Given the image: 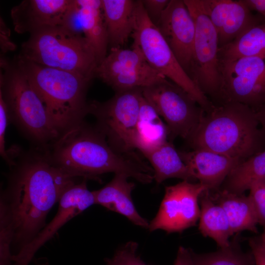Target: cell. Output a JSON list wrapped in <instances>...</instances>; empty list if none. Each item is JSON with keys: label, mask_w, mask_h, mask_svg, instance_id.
<instances>
[{"label": "cell", "mask_w": 265, "mask_h": 265, "mask_svg": "<svg viewBox=\"0 0 265 265\" xmlns=\"http://www.w3.org/2000/svg\"><path fill=\"white\" fill-rule=\"evenodd\" d=\"M235 243L215 252L203 254L193 252V265H255L252 253H243Z\"/></svg>", "instance_id": "83f0119b"}, {"label": "cell", "mask_w": 265, "mask_h": 265, "mask_svg": "<svg viewBox=\"0 0 265 265\" xmlns=\"http://www.w3.org/2000/svg\"><path fill=\"white\" fill-rule=\"evenodd\" d=\"M192 253L189 249L180 246L174 265H193Z\"/></svg>", "instance_id": "e575fe53"}, {"label": "cell", "mask_w": 265, "mask_h": 265, "mask_svg": "<svg viewBox=\"0 0 265 265\" xmlns=\"http://www.w3.org/2000/svg\"><path fill=\"white\" fill-rule=\"evenodd\" d=\"M255 265H265V247L261 242L258 237L249 239Z\"/></svg>", "instance_id": "836d02e7"}, {"label": "cell", "mask_w": 265, "mask_h": 265, "mask_svg": "<svg viewBox=\"0 0 265 265\" xmlns=\"http://www.w3.org/2000/svg\"><path fill=\"white\" fill-rule=\"evenodd\" d=\"M252 56H265V20L219 49L220 61Z\"/></svg>", "instance_id": "484cf974"}, {"label": "cell", "mask_w": 265, "mask_h": 265, "mask_svg": "<svg viewBox=\"0 0 265 265\" xmlns=\"http://www.w3.org/2000/svg\"><path fill=\"white\" fill-rule=\"evenodd\" d=\"M195 26L191 78L212 102L218 100L221 78L217 32L202 9L199 0H184Z\"/></svg>", "instance_id": "30bf717a"}, {"label": "cell", "mask_w": 265, "mask_h": 265, "mask_svg": "<svg viewBox=\"0 0 265 265\" xmlns=\"http://www.w3.org/2000/svg\"><path fill=\"white\" fill-rule=\"evenodd\" d=\"M143 96L142 88L116 92L108 100L88 102V114L108 144L122 153L134 152L136 125Z\"/></svg>", "instance_id": "ba28073f"}, {"label": "cell", "mask_w": 265, "mask_h": 265, "mask_svg": "<svg viewBox=\"0 0 265 265\" xmlns=\"http://www.w3.org/2000/svg\"><path fill=\"white\" fill-rule=\"evenodd\" d=\"M95 77L111 87L115 92L143 88L166 80L151 67L139 48H111L96 69Z\"/></svg>", "instance_id": "7c38bea8"}, {"label": "cell", "mask_w": 265, "mask_h": 265, "mask_svg": "<svg viewBox=\"0 0 265 265\" xmlns=\"http://www.w3.org/2000/svg\"><path fill=\"white\" fill-rule=\"evenodd\" d=\"M15 59L59 134L84 120L88 114L86 94L93 79L44 66L18 55Z\"/></svg>", "instance_id": "277c9868"}, {"label": "cell", "mask_w": 265, "mask_h": 265, "mask_svg": "<svg viewBox=\"0 0 265 265\" xmlns=\"http://www.w3.org/2000/svg\"><path fill=\"white\" fill-rule=\"evenodd\" d=\"M206 190L199 182L187 181L166 186L159 210L149 223V230L181 233L195 226L200 214V198Z\"/></svg>", "instance_id": "4fadbf2b"}, {"label": "cell", "mask_w": 265, "mask_h": 265, "mask_svg": "<svg viewBox=\"0 0 265 265\" xmlns=\"http://www.w3.org/2000/svg\"><path fill=\"white\" fill-rule=\"evenodd\" d=\"M156 26L191 78L195 26L184 0H170Z\"/></svg>", "instance_id": "9a60e30c"}, {"label": "cell", "mask_w": 265, "mask_h": 265, "mask_svg": "<svg viewBox=\"0 0 265 265\" xmlns=\"http://www.w3.org/2000/svg\"><path fill=\"white\" fill-rule=\"evenodd\" d=\"M136 0H102L108 46L123 48L134 29Z\"/></svg>", "instance_id": "ffe728a7"}, {"label": "cell", "mask_w": 265, "mask_h": 265, "mask_svg": "<svg viewBox=\"0 0 265 265\" xmlns=\"http://www.w3.org/2000/svg\"><path fill=\"white\" fill-rule=\"evenodd\" d=\"M199 202V231L214 240L220 248L229 247L230 238L233 235L224 210L212 199L209 190L201 194Z\"/></svg>", "instance_id": "cb8c5ba5"}, {"label": "cell", "mask_w": 265, "mask_h": 265, "mask_svg": "<svg viewBox=\"0 0 265 265\" xmlns=\"http://www.w3.org/2000/svg\"><path fill=\"white\" fill-rule=\"evenodd\" d=\"M0 95L7 107L9 121L34 144L44 148L59 135L45 107L16 59L1 58Z\"/></svg>", "instance_id": "8992f818"}, {"label": "cell", "mask_w": 265, "mask_h": 265, "mask_svg": "<svg viewBox=\"0 0 265 265\" xmlns=\"http://www.w3.org/2000/svg\"><path fill=\"white\" fill-rule=\"evenodd\" d=\"M138 244L129 241L121 247L110 258L105 260L106 265H148L136 254Z\"/></svg>", "instance_id": "4dcf8cb0"}, {"label": "cell", "mask_w": 265, "mask_h": 265, "mask_svg": "<svg viewBox=\"0 0 265 265\" xmlns=\"http://www.w3.org/2000/svg\"><path fill=\"white\" fill-rule=\"evenodd\" d=\"M179 153L195 180L210 191L218 189L233 169L242 162L204 149Z\"/></svg>", "instance_id": "ac0fdd59"}, {"label": "cell", "mask_w": 265, "mask_h": 265, "mask_svg": "<svg viewBox=\"0 0 265 265\" xmlns=\"http://www.w3.org/2000/svg\"><path fill=\"white\" fill-rule=\"evenodd\" d=\"M132 45L141 51L148 64L179 85L197 102L205 112L213 105L179 64L157 26L151 21L141 0H136Z\"/></svg>", "instance_id": "52a82bcc"}, {"label": "cell", "mask_w": 265, "mask_h": 265, "mask_svg": "<svg viewBox=\"0 0 265 265\" xmlns=\"http://www.w3.org/2000/svg\"><path fill=\"white\" fill-rule=\"evenodd\" d=\"M13 238L11 222L4 208L0 206V265H12Z\"/></svg>", "instance_id": "f1b7e54d"}, {"label": "cell", "mask_w": 265, "mask_h": 265, "mask_svg": "<svg viewBox=\"0 0 265 265\" xmlns=\"http://www.w3.org/2000/svg\"><path fill=\"white\" fill-rule=\"evenodd\" d=\"M27 60L93 79L99 61L82 34L62 26L44 27L30 33L18 55Z\"/></svg>", "instance_id": "5b68a950"}, {"label": "cell", "mask_w": 265, "mask_h": 265, "mask_svg": "<svg viewBox=\"0 0 265 265\" xmlns=\"http://www.w3.org/2000/svg\"><path fill=\"white\" fill-rule=\"evenodd\" d=\"M213 104L188 141L193 149L209 150L242 161L265 150L254 110L234 101Z\"/></svg>", "instance_id": "3957f363"}, {"label": "cell", "mask_w": 265, "mask_h": 265, "mask_svg": "<svg viewBox=\"0 0 265 265\" xmlns=\"http://www.w3.org/2000/svg\"><path fill=\"white\" fill-rule=\"evenodd\" d=\"M86 179L77 182L63 193L59 203L57 212L50 223L46 225L28 243L12 257V265H29L35 253L65 224L83 211L95 204L94 194L86 186Z\"/></svg>", "instance_id": "5bb4252c"}, {"label": "cell", "mask_w": 265, "mask_h": 265, "mask_svg": "<svg viewBox=\"0 0 265 265\" xmlns=\"http://www.w3.org/2000/svg\"><path fill=\"white\" fill-rule=\"evenodd\" d=\"M212 199L224 210L233 235L244 231L258 233L257 217L248 195L217 189Z\"/></svg>", "instance_id": "7402d4cb"}, {"label": "cell", "mask_w": 265, "mask_h": 265, "mask_svg": "<svg viewBox=\"0 0 265 265\" xmlns=\"http://www.w3.org/2000/svg\"><path fill=\"white\" fill-rule=\"evenodd\" d=\"M255 112L265 138V104L255 110Z\"/></svg>", "instance_id": "8d00e7d4"}, {"label": "cell", "mask_w": 265, "mask_h": 265, "mask_svg": "<svg viewBox=\"0 0 265 265\" xmlns=\"http://www.w3.org/2000/svg\"><path fill=\"white\" fill-rule=\"evenodd\" d=\"M9 122L10 121L7 107L2 96L0 95V154L7 164L9 162V159L5 146V135Z\"/></svg>", "instance_id": "1f68e13d"}, {"label": "cell", "mask_w": 265, "mask_h": 265, "mask_svg": "<svg viewBox=\"0 0 265 265\" xmlns=\"http://www.w3.org/2000/svg\"><path fill=\"white\" fill-rule=\"evenodd\" d=\"M221 87L218 101H234L255 111L265 104V56L219 61Z\"/></svg>", "instance_id": "8fae6325"}, {"label": "cell", "mask_w": 265, "mask_h": 265, "mask_svg": "<svg viewBox=\"0 0 265 265\" xmlns=\"http://www.w3.org/2000/svg\"><path fill=\"white\" fill-rule=\"evenodd\" d=\"M81 29L96 52L99 64L107 55V33L102 0H76Z\"/></svg>", "instance_id": "44dd1931"}, {"label": "cell", "mask_w": 265, "mask_h": 265, "mask_svg": "<svg viewBox=\"0 0 265 265\" xmlns=\"http://www.w3.org/2000/svg\"><path fill=\"white\" fill-rule=\"evenodd\" d=\"M151 21L156 26L170 0H141Z\"/></svg>", "instance_id": "d6a6232c"}, {"label": "cell", "mask_w": 265, "mask_h": 265, "mask_svg": "<svg viewBox=\"0 0 265 265\" xmlns=\"http://www.w3.org/2000/svg\"><path fill=\"white\" fill-rule=\"evenodd\" d=\"M7 152L10 171L0 206L11 222L16 254L46 226L49 212L77 178L56 166L43 148L13 146Z\"/></svg>", "instance_id": "6da1fadb"}, {"label": "cell", "mask_w": 265, "mask_h": 265, "mask_svg": "<svg viewBox=\"0 0 265 265\" xmlns=\"http://www.w3.org/2000/svg\"><path fill=\"white\" fill-rule=\"evenodd\" d=\"M258 237L261 242L265 247V230H264L263 233Z\"/></svg>", "instance_id": "74e56055"}, {"label": "cell", "mask_w": 265, "mask_h": 265, "mask_svg": "<svg viewBox=\"0 0 265 265\" xmlns=\"http://www.w3.org/2000/svg\"><path fill=\"white\" fill-rule=\"evenodd\" d=\"M74 0H24L13 7L10 16L15 31L32 32L62 26Z\"/></svg>", "instance_id": "e0dca14e"}, {"label": "cell", "mask_w": 265, "mask_h": 265, "mask_svg": "<svg viewBox=\"0 0 265 265\" xmlns=\"http://www.w3.org/2000/svg\"><path fill=\"white\" fill-rule=\"evenodd\" d=\"M251 10L258 12L265 18V0H244Z\"/></svg>", "instance_id": "d590c367"}, {"label": "cell", "mask_w": 265, "mask_h": 265, "mask_svg": "<svg viewBox=\"0 0 265 265\" xmlns=\"http://www.w3.org/2000/svg\"><path fill=\"white\" fill-rule=\"evenodd\" d=\"M217 34L219 48L265 20L255 15L244 0H199Z\"/></svg>", "instance_id": "2e32d148"}, {"label": "cell", "mask_w": 265, "mask_h": 265, "mask_svg": "<svg viewBox=\"0 0 265 265\" xmlns=\"http://www.w3.org/2000/svg\"><path fill=\"white\" fill-rule=\"evenodd\" d=\"M143 155L150 162L154 171V180L158 184L170 178H179L191 182L195 181L179 151L170 141H167Z\"/></svg>", "instance_id": "d4e9b609"}, {"label": "cell", "mask_w": 265, "mask_h": 265, "mask_svg": "<svg viewBox=\"0 0 265 265\" xmlns=\"http://www.w3.org/2000/svg\"><path fill=\"white\" fill-rule=\"evenodd\" d=\"M142 91L144 98L163 119L168 138L171 140L180 137L188 141L205 113L193 98L168 79L142 88Z\"/></svg>", "instance_id": "9c48e42d"}, {"label": "cell", "mask_w": 265, "mask_h": 265, "mask_svg": "<svg viewBox=\"0 0 265 265\" xmlns=\"http://www.w3.org/2000/svg\"><path fill=\"white\" fill-rule=\"evenodd\" d=\"M263 177H265V150L239 163L227 176L222 189L242 194L253 182Z\"/></svg>", "instance_id": "4316f807"}, {"label": "cell", "mask_w": 265, "mask_h": 265, "mask_svg": "<svg viewBox=\"0 0 265 265\" xmlns=\"http://www.w3.org/2000/svg\"><path fill=\"white\" fill-rule=\"evenodd\" d=\"M248 190L258 224L265 230V177L253 182Z\"/></svg>", "instance_id": "f546056e"}, {"label": "cell", "mask_w": 265, "mask_h": 265, "mask_svg": "<svg viewBox=\"0 0 265 265\" xmlns=\"http://www.w3.org/2000/svg\"><path fill=\"white\" fill-rule=\"evenodd\" d=\"M168 138L166 124L143 97L135 130V149L143 154L162 145Z\"/></svg>", "instance_id": "603a6c76"}, {"label": "cell", "mask_w": 265, "mask_h": 265, "mask_svg": "<svg viewBox=\"0 0 265 265\" xmlns=\"http://www.w3.org/2000/svg\"><path fill=\"white\" fill-rule=\"evenodd\" d=\"M44 149L56 166L74 178L99 180L102 175L112 172L142 184L154 180L152 167L134 151H115L95 125L84 120L59 134Z\"/></svg>", "instance_id": "7a4b0ae2"}, {"label": "cell", "mask_w": 265, "mask_h": 265, "mask_svg": "<svg viewBox=\"0 0 265 265\" xmlns=\"http://www.w3.org/2000/svg\"><path fill=\"white\" fill-rule=\"evenodd\" d=\"M122 174H115L113 179L102 188L93 191L95 204L126 217L132 223L148 228L149 223L136 210L131 194L133 183Z\"/></svg>", "instance_id": "d6986e66"}]
</instances>
